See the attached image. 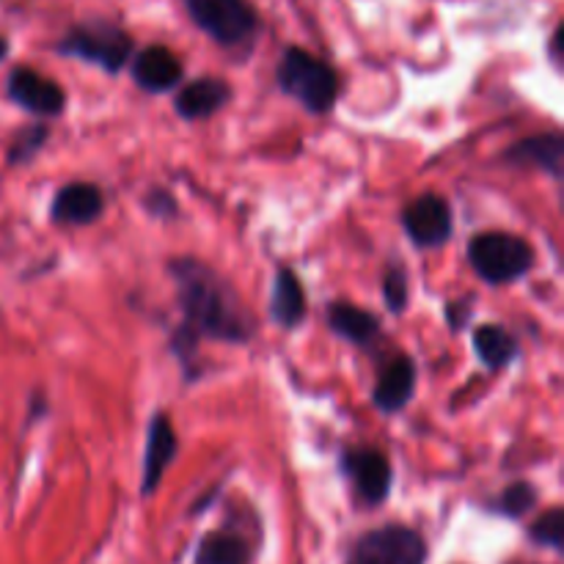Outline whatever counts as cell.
<instances>
[{
	"label": "cell",
	"instance_id": "cell-1",
	"mask_svg": "<svg viewBox=\"0 0 564 564\" xmlns=\"http://www.w3.org/2000/svg\"><path fill=\"white\" fill-rule=\"evenodd\" d=\"M174 275L176 297L185 314V328L202 339L229 341V345H246L253 336V319L242 308L240 297L231 290L229 281L220 279L209 264L193 257H180L169 264Z\"/></svg>",
	"mask_w": 564,
	"mask_h": 564
},
{
	"label": "cell",
	"instance_id": "cell-2",
	"mask_svg": "<svg viewBox=\"0 0 564 564\" xmlns=\"http://www.w3.org/2000/svg\"><path fill=\"white\" fill-rule=\"evenodd\" d=\"M275 83L286 97L301 102L308 113H328L339 97V77L328 61L308 50L286 47L275 69Z\"/></svg>",
	"mask_w": 564,
	"mask_h": 564
},
{
	"label": "cell",
	"instance_id": "cell-3",
	"mask_svg": "<svg viewBox=\"0 0 564 564\" xmlns=\"http://www.w3.org/2000/svg\"><path fill=\"white\" fill-rule=\"evenodd\" d=\"M58 53L66 58L86 61L99 69L116 72L124 69L132 58V39L121 25L110 20H86L72 25L58 42Z\"/></svg>",
	"mask_w": 564,
	"mask_h": 564
},
{
	"label": "cell",
	"instance_id": "cell-4",
	"mask_svg": "<svg viewBox=\"0 0 564 564\" xmlns=\"http://www.w3.org/2000/svg\"><path fill=\"white\" fill-rule=\"evenodd\" d=\"M468 262L488 284H510L534 268V248L510 231H482L468 242Z\"/></svg>",
	"mask_w": 564,
	"mask_h": 564
},
{
	"label": "cell",
	"instance_id": "cell-5",
	"mask_svg": "<svg viewBox=\"0 0 564 564\" xmlns=\"http://www.w3.org/2000/svg\"><path fill=\"white\" fill-rule=\"evenodd\" d=\"M191 20L224 47L246 44L257 33L259 17L248 0H185Z\"/></svg>",
	"mask_w": 564,
	"mask_h": 564
},
{
	"label": "cell",
	"instance_id": "cell-6",
	"mask_svg": "<svg viewBox=\"0 0 564 564\" xmlns=\"http://www.w3.org/2000/svg\"><path fill=\"white\" fill-rule=\"evenodd\" d=\"M427 543L413 529L391 523L364 534L350 551L347 564H424Z\"/></svg>",
	"mask_w": 564,
	"mask_h": 564
},
{
	"label": "cell",
	"instance_id": "cell-7",
	"mask_svg": "<svg viewBox=\"0 0 564 564\" xmlns=\"http://www.w3.org/2000/svg\"><path fill=\"white\" fill-rule=\"evenodd\" d=\"M341 471L350 477L352 488L369 507L383 505L391 490V463L372 446H350L341 452Z\"/></svg>",
	"mask_w": 564,
	"mask_h": 564
},
{
	"label": "cell",
	"instance_id": "cell-8",
	"mask_svg": "<svg viewBox=\"0 0 564 564\" xmlns=\"http://www.w3.org/2000/svg\"><path fill=\"white\" fill-rule=\"evenodd\" d=\"M402 226H405L408 237L413 246L419 248H438L455 231V220H452V207L446 198L435 196V193H424L416 202L408 204L405 215H402Z\"/></svg>",
	"mask_w": 564,
	"mask_h": 564
},
{
	"label": "cell",
	"instance_id": "cell-9",
	"mask_svg": "<svg viewBox=\"0 0 564 564\" xmlns=\"http://www.w3.org/2000/svg\"><path fill=\"white\" fill-rule=\"evenodd\" d=\"M6 91L14 105H20L22 110L33 116H42V119H53L61 116L66 108V94L50 77L39 75L36 69H28V66H17L11 69L9 83H6Z\"/></svg>",
	"mask_w": 564,
	"mask_h": 564
},
{
	"label": "cell",
	"instance_id": "cell-10",
	"mask_svg": "<svg viewBox=\"0 0 564 564\" xmlns=\"http://www.w3.org/2000/svg\"><path fill=\"white\" fill-rule=\"evenodd\" d=\"M176 457V433L174 422L165 411H158L149 422L147 430V455H143V479L141 494L152 496L158 490L160 479H163L165 468Z\"/></svg>",
	"mask_w": 564,
	"mask_h": 564
},
{
	"label": "cell",
	"instance_id": "cell-11",
	"mask_svg": "<svg viewBox=\"0 0 564 564\" xmlns=\"http://www.w3.org/2000/svg\"><path fill=\"white\" fill-rule=\"evenodd\" d=\"M105 196L97 185L88 182H72L55 193L50 204V218L61 226H88L102 215Z\"/></svg>",
	"mask_w": 564,
	"mask_h": 564
},
{
	"label": "cell",
	"instance_id": "cell-12",
	"mask_svg": "<svg viewBox=\"0 0 564 564\" xmlns=\"http://www.w3.org/2000/svg\"><path fill=\"white\" fill-rule=\"evenodd\" d=\"M182 75H185L182 61L169 47H160V44L141 50L132 58V80L138 83V88L149 94L171 91L174 86H180Z\"/></svg>",
	"mask_w": 564,
	"mask_h": 564
},
{
	"label": "cell",
	"instance_id": "cell-13",
	"mask_svg": "<svg viewBox=\"0 0 564 564\" xmlns=\"http://www.w3.org/2000/svg\"><path fill=\"white\" fill-rule=\"evenodd\" d=\"M416 391V364L408 356H394L375 383L372 402L383 413H400Z\"/></svg>",
	"mask_w": 564,
	"mask_h": 564
},
{
	"label": "cell",
	"instance_id": "cell-14",
	"mask_svg": "<svg viewBox=\"0 0 564 564\" xmlns=\"http://www.w3.org/2000/svg\"><path fill=\"white\" fill-rule=\"evenodd\" d=\"M231 99V88L220 77H196L176 94V113L187 121H202L218 113Z\"/></svg>",
	"mask_w": 564,
	"mask_h": 564
},
{
	"label": "cell",
	"instance_id": "cell-15",
	"mask_svg": "<svg viewBox=\"0 0 564 564\" xmlns=\"http://www.w3.org/2000/svg\"><path fill=\"white\" fill-rule=\"evenodd\" d=\"M562 160H564V138L560 132H543V135H532L527 141H518L507 149L505 163L523 169V165H534V169L545 171L551 176H562Z\"/></svg>",
	"mask_w": 564,
	"mask_h": 564
},
{
	"label": "cell",
	"instance_id": "cell-16",
	"mask_svg": "<svg viewBox=\"0 0 564 564\" xmlns=\"http://www.w3.org/2000/svg\"><path fill=\"white\" fill-rule=\"evenodd\" d=\"M306 312L308 303L301 279H297L290 268L275 270L273 295H270V317H273L281 328L292 330L306 319Z\"/></svg>",
	"mask_w": 564,
	"mask_h": 564
},
{
	"label": "cell",
	"instance_id": "cell-17",
	"mask_svg": "<svg viewBox=\"0 0 564 564\" xmlns=\"http://www.w3.org/2000/svg\"><path fill=\"white\" fill-rule=\"evenodd\" d=\"M328 325L336 336L358 347H372L380 336V323L372 312L352 306L347 301H334L328 306Z\"/></svg>",
	"mask_w": 564,
	"mask_h": 564
},
{
	"label": "cell",
	"instance_id": "cell-18",
	"mask_svg": "<svg viewBox=\"0 0 564 564\" xmlns=\"http://www.w3.org/2000/svg\"><path fill=\"white\" fill-rule=\"evenodd\" d=\"M474 352L488 369H505L518 358V339L496 323L479 325L474 330Z\"/></svg>",
	"mask_w": 564,
	"mask_h": 564
},
{
	"label": "cell",
	"instance_id": "cell-19",
	"mask_svg": "<svg viewBox=\"0 0 564 564\" xmlns=\"http://www.w3.org/2000/svg\"><path fill=\"white\" fill-rule=\"evenodd\" d=\"M196 564H253V549L237 532H209L198 543Z\"/></svg>",
	"mask_w": 564,
	"mask_h": 564
},
{
	"label": "cell",
	"instance_id": "cell-20",
	"mask_svg": "<svg viewBox=\"0 0 564 564\" xmlns=\"http://www.w3.org/2000/svg\"><path fill=\"white\" fill-rule=\"evenodd\" d=\"M538 505V490L529 482H512L505 494L496 499L494 510L501 512L505 518H523L527 512L534 510Z\"/></svg>",
	"mask_w": 564,
	"mask_h": 564
},
{
	"label": "cell",
	"instance_id": "cell-21",
	"mask_svg": "<svg viewBox=\"0 0 564 564\" xmlns=\"http://www.w3.org/2000/svg\"><path fill=\"white\" fill-rule=\"evenodd\" d=\"M47 138H50V130L44 124H31L25 127V130L17 132L14 141H11L9 147V165L31 163V160L39 154V149L47 143Z\"/></svg>",
	"mask_w": 564,
	"mask_h": 564
},
{
	"label": "cell",
	"instance_id": "cell-22",
	"mask_svg": "<svg viewBox=\"0 0 564 564\" xmlns=\"http://www.w3.org/2000/svg\"><path fill=\"white\" fill-rule=\"evenodd\" d=\"M529 538H532V543L543 545V549L562 551V545H564V510L562 507H554V510H549L545 516H540L538 521L532 523V529H529Z\"/></svg>",
	"mask_w": 564,
	"mask_h": 564
},
{
	"label": "cell",
	"instance_id": "cell-23",
	"mask_svg": "<svg viewBox=\"0 0 564 564\" xmlns=\"http://www.w3.org/2000/svg\"><path fill=\"white\" fill-rule=\"evenodd\" d=\"M383 301L389 312L402 314L408 306V275L400 264H391L383 275Z\"/></svg>",
	"mask_w": 564,
	"mask_h": 564
},
{
	"label": "cell",
	"instance_id": "cell-24",
	"mask_svg": "<svg viewBox=\"0 0 564 564\" xmlns=\"http://www.w3.org/2000/svg\"><path fill=\"white\" fill-rule=\"evenodd\" d=\"M143 204H147L149 213L158 215V218H174L176 215V202L169 191H152Z\"/></svg>",
	"mask_w": 564,
	"mask_h": 564
},
{
	"label": "cell",
	"instance_id": "cell-25",
	"mask_svg": "<svg viewBox=\"0 0 564 564\" xmlns=\"http://www.w3.org/2000/svg\"><path fill=\"white\" fill-rule=\"evenodd\" d=\"M446 319H449L452 330H463L471 319V303L468 301H452L446 303Z\"/></svg>",
	"mask_w": 564,
	"mask_h": 564
},
{
	"label": "cell",
	"instance_id": "cell-26",
	"mask_svg": "<svg viewBox=\"0 0 564 564\" xmlns=\"http://www.w3.org/2000/svg\"><path fill=\"white\" fill-rule=\"evenodd\" d=\"M560 47H562V28H556L554 33V42H551V58H554V64H560L562 55H560Z\"/></svg>",
	"mask_w": 564,
	"mask_h": 564
},
{
	"label": "cell",
	"instance_id": "cell-27",
	"mask_svg": "<svg viewBox=\"0 0 564 564\" xmlns=\"http://www.w3.org/2000/svg\"><path fill=\"white\" fill-rule=\"evenodd\" d=\"M6 55H9V42H6V39L0 36V61H3Z\"/></svg>",
	"mask_w": 564,
	"mask_h": 564
}]
</instances>
